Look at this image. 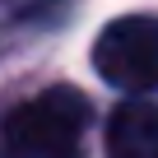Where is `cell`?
Returning a JSON list of instances; mask_svg holds the SVG:
<instances>
[{
	"label": "cell",
	"mask_w": 158,
	"mask_h": 158,
	"mask_svg": "<svg viewBox=\"0 0 158 158\" xmlns=\"http://www.w3.org/2000/svg\"><path fill=\"white\" fill-rule=\"evenodd\" d=\"M93 121L89 98L74 84H51L5 116L10 158H84V130Z\"/></svg>",
	"instance_id": "1"
},
{
	"label": "cell",
	"mask_w": 158,
	"mask_h": 158,
	"mask_svg": "<svg viewBox=\"0 0 158 158\" xmlns=\"http://www.w3.org/2000/svg\"><path fill=\"white\" fill-rule=\"evenodd\" d=\"M93 70L130 98L158 93V19L153 14L112 19L93 42Z\"/></svg>",
	"instance_id": "2"
},
{
	"label": "cell",
	"mask_w": 158,
	"mask_h": 158,
	"mask_svg": "<svg viewBox=\"0 0 158 158\" xmlns=\"http://www.w3.org/2000/svg\"><path fill=\"white\" fill-rule=\"evenodd\" d=\"M107 158H158V102L126 98L107 116Z\"/></svg>",
	"instance_id": "3"
},
{
	"label": "cell",
	"mask_w": 158,
	"mask_h": 158,
	"mask_svg": "<svg viewBox=\"0 0 158 158\" xmlns=\"http://www.w3.org/2000/svg\"><path fill=\"white\" fill-rule=\"evenodd\" d=\"M65 0H0V56H5L28 28L47 23Z\"/></svg>",
	"instance_id": "4"
}]
</instances>
